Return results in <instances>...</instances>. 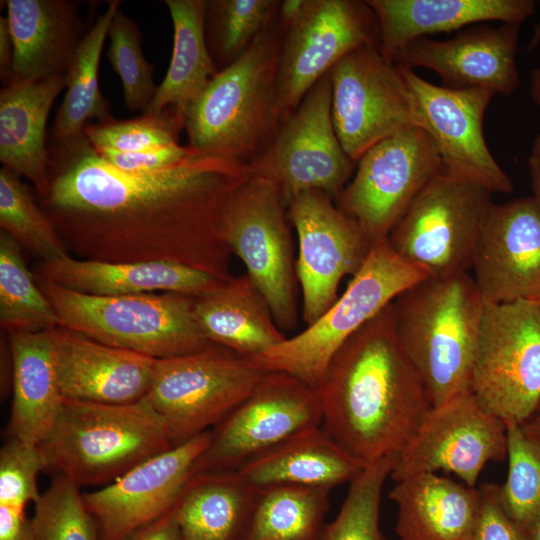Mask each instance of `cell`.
Segmentation results:
<instances>
[{
    "label": "cell",
    "instance_id": "cell-40",
    "mask_svg": "<svg viewBox=\"0 0 540 540\" xmlns=\"http://www.w3.org/2000/svg\"><path fill=\"white\" fill-rule=\"evenodd\" d=\"M508 472L500 486L501 504L524 531L540 514V445L521 426L506 423Z\"/></svg>",
    "mask_w": 540,
    "mask_h": 540
},
{
    "label": "cell",
    "instance_id": "cell-53",
    "mask_svg": "<svg viewBox=\"0 0 540 540\" xmlns=\"http://www.w3.org/2000/svg\"><path fill=\"white\" fill-rule=\"evenodd\" d=\"M529 540H540V514L525 528Z\"/></svg>",
    "mask_w": 540,
    "mask_h": 540
},
{
    "label": "cell",
    "instance_id": "cell-18",
    "mask_svg": "<svg viewBox=\"0 0 540 540\" xmlns=\"http://www.w3.org/2000/svg\"><path fill=\"white\" fill-rule=\"evenodd\" d=\"M286 207L297 235L296 274L307 327L336 302L341 280L359 271L373 244L323 192H302Z\"/></svg>",
    "mask_w": 540,
    "mask_h": 540
},
{
    "label": "cell",
    "instance_id": "cell-28",
    "mask_svg": "<svg viewBox=\"0 0 540 540\" xmlns=\"http://www.w3.org/2000/svg\"><path fill=\"white\" fill-rule=\"evenodd\" d=\"M389 498L397 507L400 540H470L481 510L479 487L436 473L398 481Z\"/></svg>",
    "mask_w": 540,
    "mask_h": 540
},
{
    "label": "cell",
    "instance_id": "cell-1",
    "mask_svg": "<svg viewBox=\"0 0 540 540\" xmlns=\"http://www.w3.org/2000/svg\"><path fill=\"white\" fill-rule=\"evenodd\" d=\"M50 188L39 205L69 252L105 262L169 261L226 282L227 204L250 176L247 164L195 151L154 173L107 163L83 137L49 147Z\"/></svg>",
    "mask_w": 540,
    "mask_h": 540
},
{
    "label": "cell",
    "instance_id": "cell-2",
    "mask_svg": "<svg viewBox=\"0 0 540 540\" xmlns=\"http://www.w3.org/2000/svg\"><path fill=\"white\" fill-rule=\"evenodd\" d=\"M317 391L322 428L364 467L402 451L432 403L397 338L392 302L338 349Z\"/></svg>",
    "mask_w": 540,
    "mask_h": 540
},
{
    "label": "cell",
    "instance_id": "cell-51",
    "mask_svg": "<svg viewBox=\"0 0 540 540\" xmlns=\"http://www.w3.org/2000/svg\"><path fill=\"white\" fill-rule=\"evenodd\" d=\"M519 425L529 438L540 445V405L527 420Z\"/></svg>",
    "mask_w": 540,
    "mask_h": 540
},
{
    "label": "cell",
    "instance_id": "cell-7",
    "mask_svg": "<svg viewBox=\"0 0 540 540\" xmlns=\"http://www.w3.org/2000/svg\"><path fill=\"white\" fill-rule=\"evenodd\" d=\"M426 277L402 259L387 240L374 244L345 291L315 323L249 360L263 371L284 372L317 389L344 342L404 290Z\"/></svg>",
    "mask_w": 540,
    "mask_h": 540
},
{
    "label": "cell",
    "instance_id": "cell-9",
    "mask_svg": "<svg viewBox=\"0 0 540 540\" xmlns=\"http://www.w3.org/2000/svg\"><path fill=\"white\" fill-rule=\"evenodd\" d=\"M287 207L268 180L251 175L230 198L222 234L281 331L298 322V279Z\"/></svg>",
    "mask_w": 540,
    "mask_h": 540
},
{
    "label": "cell",
    "instance_id": "cell-39",
    "mask_svg": "<svg viewBox=\"0 0 540 540\" xmlns=\"http://www.w3.org/2000/svg\"><path fill=\"white\" fill-rule=\"evenodd\" d=\"M395 457H386L366 466L350 482L337 516L323 526L317 540H385L380 529V506L383 487Z\"/></svg>",
    "mask_w": 540,
    "mask_h": 540
},
{
    "label": "cell",
    "instance_id": "cell-48",
    "mask_svg": "<svg viewBox=\"0 0 540 540\" xmlns=\"http://www.w3.org/2000/svg\"><path fill=\"white\" fill-rule=\"evenodd\" d=\"M122 540H182L172 509L160 518L138 528Z\"/></svg>",
    "mask_w": 540,
    "mask_h": 540
},
{
    "label": "cell",
    "instance_id": "cell-32",
    "mask_svg": "<svg viewBox=\"0 0 540 540\" xmlns=\"http://www.w3.org/2000/svg\"><path fill=\"white\" fill-rule=\"evenodd\" d=\"M257 492L237 471L192 476L173 507L182 540H244Z\"/></svg>",
    "mask_w": 540,
    "mask_h": 540
},
{
    "label": "cell",
    "instance_id": "cell-27",
    "mask_svg": "<svg viewBox=\"0 0 540 540\" xmlns=\"http://www.w3.org/2000/svg\"><path fill=\"white\" fill-rule=\"evenodd\" d=\"M66 88V76L8 83L0 91V161L29 180L39 198L49 192L46 125L50 110Z\"/></svg>",
    "mask_w": 540,
    "mask_h": 540
},
{
    "label": "cell",
    "instance_id": "cell-54",
    "mask_svg": "<svg viewBox=\"0 0 540 540\" xmlns=\"http://www.w3.org/2000/svg\"><path fill=\"white\" fill-rule=\"evenodd\" d=\"M540 44V14L536 25L534 26L531 40L529 42V49H534Z\"/></svg>",
    "mask_w": 540,
    "mask_h": 540
},
{
    "label": "cell",
    "instance_id": "cell-4",
    "mask_svg": "<svg viewBox=\"0 0 540 540\" xmlns=\"http://www.w3.org/2000/svg\"><path fill=\"white\" fill-rule=\"evenodd\" d=\"M280 40L276 18L188 105L183 129L190 148L249 164L269 146L282 122L276 88Z\"/></svg>",
    "mask_w": 540,
    "mask_h": 540
},
{
    "label": "cell",
    "instance_id": "cell-3",
    "mask_svg": "<svg viewBox=\"0 0 540 540\" xmlns=\"http://www.w3.org/2000/svg\"><path fill=\"white\" fill-rule=\"evenodd\" d=\"M484 301L473 277H426L392 301L397 338L432 406L470 392Z\"/></svg>",
    "mask_w": 540,
    "mask_h": 540
},
{
    "label": "cell",
    "instance_id": "cell-34",
    "mask_svg": "<svg viewBox=\"0 0 540 540\" xmlns=\"http://www.w3.org/2000/svg\"><path fill=\"white\" fill-rule=\"evenodd\" d=\"M120 1H109L103 13L86 31L66 74V91L51 130V146H60L84 136L93 123L113 118L109 101L99 86L102 49Z\"/></svg>",
    "mask_w": 540,
    "mask_h": 540
},
{
    "label": "cell",
    "instance_id": "cell-25",
    "mask_svg": "<svg viewBox=\"0 0 540 540\" xmlns=\"http://www.w3.org/2000/svg\"><path fill=\"white\" fill-rule=\"evenodd\" d=\"M378 24L379 50L398 60L412 41L486 21L522 24L536 12L532 0H368Z\"/></svg>",
    "mask_w": 540,
    "mask_h": 540
},
{
    "label": "cell",
    "instance_id": "cell-24",
    "mask_svg": "<svg viewBox=\"0 0 540 540\" xmlns=\"http://www.w3.org/2000/svg\"><path fill=\"white\" fill-rule=\"evenodd\" d=\"M4 3L14 45L6 84L66 76L86 33L79 2L6 0Z\"/></svg>",
    "mask_w": 540,
    "mask_h": 540
},
{
    "label": "cell",
    "instance_id": "cell-13",
    "mask_svg": "<svg viewBox=\"0 0 540 540\" xmlns=\"http://www.w3.org/2000/svg\"><path fill=\"white\" fill-rule=\"evenodd\" d=\"M331 107L327 73L280 124L264 152L247 164L251 175L277 188L286 206L306 191L323 192L335 201L351 179L356 163L338 139Z\"/></svg>",
    "mask_w": 540,
    "mask_h": 540
},
{
    "label": "cell",
    "instance_id": "cell-26",
    "mask_svg": "<svg viewBox=\"0 0 540 540\" xmlns=\"http://www.w3.org/2000/svg\"><path fill=\"white\" fill-rule=\"evenodd\" d=\"M33 274L99 296L175 292L197 298L223 283L210 274L169 261L105 262L72 256L41 262Z\"/></svg>",
    "mask_w": 540,
    "mask_h": 540
},
{
    "label": "cell",
    "instance_id": "cell-44",
    "mask_svg": "<svg viewBox=\"0 0 540 540\" xmlns=\"http://www.w3.org/2000/svg\"><path fill=\"white\" fill-rule=\"evenodd\" d=\"M46 470L38 445L10 438L0 450V505L25 508L41 494L38 475Z\"/></svg>",
    "mask_w": 540,
    "mask_h": 540
},
{
    "label": "cell",
    "instance_id": "cell-45",
    "mask_svg": "<svg viewBox=\"0 0 540 540\" xmlns=\"http://www.w3.org/2000/svg\"><path fill=\"white\" fill-rule=\"evenodd\" d=\"M97 151V150H96ZM114 168L130 174H146L171 168L190 157L188 145H168L138 152L97 151Z\"/></svg>",
    "mask_w": 540,
    "mask_h": 540
},
{
    "label": "cell",
    "instance_id": "cell-42",
    "mask_svg": "<svg viewBox=\"0 0 540 540\" xmlns=\"http://www.w3.org/2000/svg\"><path fill=\"white\" fill-rule=\"evenodd\" d=\"M79 488L68 477L56 474L35 503L31 520L36 540H100L97 523Z\"/></svg>",
    "mask_w": 540,
    "mask_h": 540
},
{
    "label": "cell",
    "instance_id": "cell-8",
    "mask_svg": "<svg viewBox=\"0 0 540 540\" xmlns=\"http://www.w3.org/2000/svg\"><path fill=\"white\" fill-rule=\"evenodd\" d=\"M492 192L445 167L423 188L387 241L431 277L467 273L493 204Z\"/></svg>",
    "mask_w": 540,
    "mask_h": 540
},
{
    "label": "cell",
    "instance_id": "cell-35",
    "mask_svg": "<svg viewBox=\"0 0 540 540\" xmlns=\"http://www.w3.org/2000/svg\"><path fill=\"white\" fill-rule=\"evenodd\" d=\"M330 491L296 485L258 489L244 540H317Z\"/></svg>",
    "mask_w": 540,
    "mask_h": 540
},
{
    "label": "cell",
    "instance_id": "cell-11",
    "mask_svg": "<svg viewBox=\"0 0 540 540\" xmlns=\"http://www.w3.org/2000/svg\"><path fill=\"white\" fill-rule=\"evenodd\" d=\"M470 392L505 423L522 424L539 407V302L485 303Z\"/></svg>",
    "mask_w": 540,
    "mask_h": 540
},
{
    "label": "cell",
    "instance_id": "cell-36",
    "mask_svg": "<svg viewBox=\"0 0 540 540\" xmlns=\"http://www.w3.org/2000/svg\"><path fill=\"white\" fill-rule=\"evenodd\" d=\"M0 325L11 332H42L61 326L23 258L20 245L0 231Z\"/></svg>",
    "mask_w": 540,
    "mask_h": 540
},
{
    "label": "cell",
    "instance_id": "cell-37",
    "mask_svg": "<svg viewBox=\"0 0 540 540\" xmlns=\"http://www.w3.org/2000/svg\"><path fill=\"white\" fill-rule=\"evenodd\" d=\"M0 227L41 262L70 255L53 222L42 210L20 176L7 167L0 169Z\"/></svg>",
    "mask_w": 540,
    "mask_h": 540
},
{
    "label": "cell",
    "instance_id": "cell-55",
    "mask_svg": "<svg viewBox=\"0 0 540 540\" xmlns=\"http://www.w3.org/2000/svg\"><path fill=\"white\" fill-rule=\"evenodd\" d=\"M538 302H539V304H540V300H539Z\"/></svg>",
    "mask_w": 540,
    "mask_h": 540
},
{
    "label": "cell",
    "instance_id": "cell-38",
    "mask_svg": "<svg viewBox=\"0 0 540 540\" xmlns=\"http://www.w3.org/2000/svg\"><path fill=\"white\" fill-rule=\"evenodd\" d=\"M280 1L210 0L205 33L209 51L219 70L240 57L277 18Z\"/></svg>",
    "mask_w": 540,
    "mask_h": 540
},
{
    "label": "cell",
    "instance_id": "cell-50",
    "mask_svg": "<svg viewBox=\"0 0 540 540\" xmlns=\"http://www.w3.org/2000/svg\"><path fill=\"white\" fill-rule=\"evenodd\" d=\"M527 166L533 192L532 196L540 206V134H537L532 141Z\"/></svg>",
    "mask_w": 540,
    "mask_h": 540
},
{
    "label": "cell",
    "instance_id": "cell-16",
    "mask_svg": "<svg viewBox=\"0 0 540 540\" xmlns=\"http://www.w3.org/2000/svg\"><path fill=\"white\" fill-rule=\"evenodd\" d=\"M364 45L379 46L377 20L366 1L305 0L281 29L276 88L282 122L341 59Z\"/></svg>",
    "mask_w": 540,
    "mask_h": 540
},
{
    "label": "cell",
    "instance_id": "cell-10",
    "mask_svg": "<svg viewBox=\"0 0 540 540\" xmlns=\"http://www.w3.org/2000/svg\"><path fill=\"white\" fill-rule=\"evenodd\" d=\"M265 371L214 344L198 352L156 359L146 396L163 418L172 446L225 419L255 388Z\"/></svg>",
    "mask_w": 540,
    "mask_h": 540
},
{
    "label": "cell",
    "instance_id": "cell-46",
    "mask_svg": "<svg viewBox=\"0 0 540 540\" xmlns=\"http://www.w3.org/2000/svg\"><path fill=\"white\" fill-rule=\"evenodd\" d=\"M481 510L470 540H529L525 531L506 513L500 500V486L483 483Z\"/></svg>",
    "mask_w": 540,
    "mask_h": 540
},
{
    "label": "cell",
    "instance_id": "cell-30",
    "mask_svg": "<svg viewBox=\"0 0 540 540\" xmlns=\"http://www.w3.org/2000/svg\"><path fill=\"white\" fill-rule=\"evenodd\" d=\"M364 468L322 426H317L288 439L237 472L257 489L296 485L331 490L352 482Z\"/></svg>",
    "mask_w": 540,
    "mask_h": 540
},
{
    "label": "cell",
    "instance_id": "cell-23",
    "mask_svg": "<svg viewBox=\"0 0 540 540\" xmlns=\"http://www.w3.org/2000/svg\"><path fill=\"white\" fill-rule=\"evenodd\" d=\"M47 332L64 399L129 404L147 396L156 359L106 345L61 326Z\"/></svg>",
    "mask_w": 540,
    "mask_h": 540
},
{
    "label": "cell",
    "instance_id": "cell-29",
    "mask_svg": "<svg viewBox=\"0 0 540 540\" xmlns=\"http://www.w3.org/2000/svg\"><path fill=\"white\" fill-rule=\"evenodd\" d=\"M12 355L11 438L39 445L63 403L47 331L7 334Z\"/></svg>",
    "mask_w": 540,
    "mask_h": 540
},
{
    "label": "cell",
    "instance_id": "cell-49",
    "mask_svg": "<svg viewBox=\"0 0 540 540\" xmlns=\"http://www.w3.org/2000/svg\"><path fill=\"white\" fill-rule=\"evenodd\" d=\"M14 45L7 17H0V75L2 82L9 81L13 62ZM3 84V85H4Z\"/></svg>",
    "mask_w": 540,
    "mask_h": 540
},
{
    "label": "cell",
    "instance_id": "cell-12",
    "mask_svg": "<svg viewBox=\"0 0 540 540\" xmlns=\"http://www.w3.org/2000/svg\"><path fill=\"white\" fill-rule=\"evenodd\" d=\"M335 199L374 245L387 240L423 188L443 169L429 134L402 129L370 147Z\"/></svg>",
    "mask_w": 540,
    "mask_h": 540
},
{
    "label": "cell",
    "instance_id": "cell-19",
    "mask_svg": "<svg viewBox=\"0 0 540 540\" xmlns=\"http://www.w3.org/2000/svg\"><path fill=\"white\" fill-rule=\"evenodd\" d=\"M400 65L416 100L421 128L434 142L443 166L492 193L513 192L511 178L490 152L483 133L484 116L495 94L435 85Z\"/></svg>",
    "mask_w": 540,
    "mask_h": 540
},
{
    "label": "cell",
    "instance_id": "cell-15",
    "mask_svg": "<svg viewBox=\"0 0 540 540\" xmlns=\"http://www.w3.org/2000/svg\"><path fill=\"white\" fill-rule=\"evenodd\" d=\"M328 74L334 128L355 163L381 140L408 127H421L401 65L388 61L378 45L355 49Z\"/></svg>",
    "mask_w": 540,
    "mask_h": 540
},
{
    "label": "cell",
    "instance_id": "cell-14",
    "mask_svg": "<svg viewBox=\"0 0 540 540\" xmlns=\"http://www.w3.org/2000/svg\"><path fill=\"white\" fill-rule=\"evenodd\" d=\"M322 425L316 388L279 371H265L253 391L210 431L192 476L237 471L295 435ZM191 476V477H192Z\"/></svg>",
    "mask_w": 540,
    "mask_h": 540
},
{
    "label": "cell",
    "instance_id": "cell-20",
    "mask_svg": "<svg viewBox=\"0 0 540 540\" xmlns=\"http://www.w3.org/2000/svg\"><path fill=\"white\" fill-rule=\"evenodd\" d=\"M210 430L169 448L114 482L83 494L100 540H122L171 511L206 449Z\"/></svg>",
    "mask_w": 540,
    "mask_h": 540
},
{
    "label": "cell",
    "instance_id": "cell-6",
    "mask_svg": "<svg viewBox=\"0 0 540 540\" xmlns=\"http://www.w3.org/2000/svg\"><path fill=\"white\" fill-rule=\"evenodd\" d=\"M35 276V275H34ZM61 327L154 359L206 349L212 343L195 314V297L175 292L99 296L35 276Z\"/></svg>",
    "mask_w": 540,
    "mask_h": 540
},
{
    "label": "cell",
    "instance_id": "cell-33",
    "mask_svg": "<svg viewBox=\"0 0 540 540\" xmlns=\"http://www.w3.org/2000/svg\"><path fill=\"white\" fill-rule=\"evenodd\" d=\"M173 24L170 64L145 113H184L220 71L209 51L205 19L207 0H165ZM144 114V113H143Z\"/></svg>",
    "mask_w": 540,
    "mask_h": 540
},
{
    "label": "cell",
    "instance_id": "cell-5",
    "mask_svg": "<svg viewBox=\"0 0 540 540\" xmlns=\"http://www.w3.org/2000/svg\"><path fill=\"white\" fill-rule=\"evenodd\" d=\"M46 469L78 486H106L173 447L167 426L145 397L129 404L64 399L38 445Z\"/></svg>",
    "mask_w": 540,
    "mask_h": 540
},
{
    "label": "cell",
    "instance_id": "cell-21",
    "mask_svg": "<svg viewBox=\"0 0 540 540\" xmlns=\"http://www.w3.org/2000/svg\"><path fill=\"white\" fill-rule=\"evenodd\" d=\"M472 270L484 303L540 300V206L533 196L492 204Z\"/></svg>",
    "mask_w": 540,
    "mask_h": 540
},
{
    "label": "cell",
    "instance_id": "cell-31",
    "mask_svg": "<svg viewBox=\"0 0 540 540\" xmlns=\"http://www.w3.org/2000/svg\"><path fill=\"white\" fill-rule=\"evenodd\" d=\"M197 321L214 344L251 359L287 337L247 274L233 276L195 298Z\"/></svg>",
    "mask_w": 540,
    "mask_h": 540
},
{
    "label": "cell",
    "instance_id": "cell-22",
    "mask_svg": "<svg viewBox=\"0 0 540 540\" xmlns=\"http://www.w3.org/2000/svg\"><path fill=\"white\" fill-rule=\"evenodd\" d=\"M520 24L472 25L447 40L429 37L409 43L398 63L439 75L451 89H485L510 95L520 84L516 62Z\"/></svg>",
    "mask_w": 540,
    "mask_h": 540
},
{
    "label": "cell",
    "instance_id": "cell-17",
    "mask_svg": "<svg viewBox=\"0 0 540 540\" xmlns=\"http://www.w3.org/2000/svg\"><path fill=\"white\" fill-rule=\"evenodd\" d=\"M505 458L506 423L468 392L429 409L411 440L396 455L390 477L398 482L442 470L476 487L486 464Z\"/></svg>",
    "mask_w": 540,
    "mask_h": 540
},
{
    "label": "cell",
    "instance_id": "cell-43",
    "mask_svg": "<svg viewBox=\"0 0 540 540\" xmlns=\"http://www.w3.org/2000/svg\"><path fill=\"white\" fill-rule=\"evenodd\" d=\"M183 121L172 111L130 119L114 118L88 125L84 134L97 151L138 152L179 144Z\"/></svg>",
    "mask_w": 540,
    "mask_h": 540
},
{
    "label": "cell",
    "instance_id": "cell-47",
    "mask_svg": "<svg viewBox=\"0 0 540 540\" xmlns=\"http://www.w3.org/2000/svg\"><path fill=\"white\" fill-rule=\"evenodd\" d=\"M0 540H36L25 508L0 505Z\"/></svg>",
    "mask_w": 540,
    "mask_h": 540
},
{
    "label": "cell",
    "instance_id": "cell-41",
    "mask_svg": "<svg viewBox=\"0 0 540 540\" xmlns=\"http://www.w3.org/2000/svg\"><path fill=\"white\" fill-rule=\"evenodd\" d=\"M108 38L110 44L106 57L120 77L124 104L132 112L145 113L158 85L153 79L155 66L143 55L142 32L119 9L111 22Z\"/></svg>",
    "mask_w": 540,
    "mask_h": 540
},
{
    "label": "cell",
    "instance_id": "cell-52",
    "mask_svg": "<svg viewBox=\"0 0 540 540\" xmlns=\"http://www.w3.org/2000/svg\"><path fill=\"white\" fill-rule=\"evenodd\" d=\"M529 94L533 103L540 110V66L532 69L530 73Z\"/></svg>",
    "mask_w": 540,
    "mask_h": 540
}]
</instances>
